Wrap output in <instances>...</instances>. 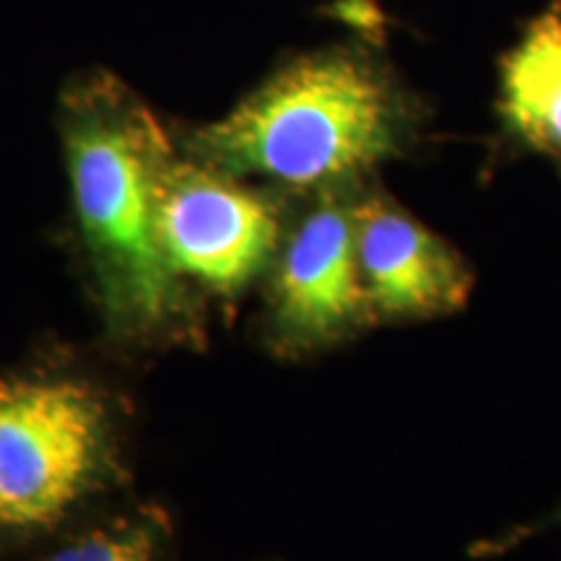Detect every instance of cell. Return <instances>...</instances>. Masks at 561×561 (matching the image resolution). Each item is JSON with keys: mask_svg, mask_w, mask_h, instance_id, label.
Segmentation results:
<instances>
[{"mask_svg": "<svg viewBox=\"0 0 561 561\" xmlns=\"http://www.w3.org/2000/svg\"><path fill=\"white\" fill-rule=\"evenodd\" d=\"M396 107L375 70L346 55L294 62L198 136L221 172L322 185L388 157Z\"/></svg>", "mask_w": 561, "mask_h": 561, "instance_id": "obj_1", "label": "cell"}, {"mask_svg": "<svg viewBox=\"0 0 561 561\" xmlns=\"http://www.w3.org/2000/svg\"><path fill=\"white\" fill-rule=\"evenodd\" d=\"M164 133L146 110H87L68 133V170L83 234L110 310L149 331L178 310V273L159 240V191L170 167Z\"/></svg>", "mask_w": 561, "mask_h": 561, "instance_id": "obj_2", "label": "cell"}, {"mask_svg": "<svg viewBox=\"0 0 561 561\" xmlns=\"http://www.w3.org/2000/svg\"><path fill=\"white\" fill-rule=\"evenodd\" d=\"M107 450V411L89 385L0 382V533L62 520L94 486Z\"/></svg>", "mask_w": 561, "mask_h": 561, "instance_id": "obj_3", "label": "cell"}, {"mask_svg": "<svg viewBox=\"0 0 561 561\" xmlns=\"http://www.w3.org/2000/svg\"><path fill=\"white\" fill-rule=\"evenodd\" d=\"M159 240L174 273L234 294L268 263L278 219L268 201L221 170L170 161L159 191Z\"/></svg>", "mask_w": 561, "mask_h": 561, "instance_id": "obj_4", "label": "cell"}, {"mask_svg": "<svg viewBox=\"0 0 561 561\" xmlns=\"http://www.w3.org/2000/svg\"><path fill=\"white\" fill-rule=\"evenodd\" d=\"M356 261L369 310L430 318L466 305L473 276L450 244L388 201L354 210Z\"/></svg>", "mask_w": 561, "mask_h": 561, "instance_id": "obj_5", "label": "cell"}, {"mask_svg": "<svg viewBox=\"0 0 561 561\" xmlns=\"http://www.w3.org/2000/svg\"><path fill=\"white\" fill-rule=\"evenodd\" d=\"M276 320L286 339L331 341L367 318L354 210L322 203L291 237L276 273Z\"/></svg>", "mask_w": 561, "mask_h": 561, "instance_id": "obj_6", "label": "cell"}, {"mask_svg": "<svg viewBox=\"0 0 561 561\" xmlns=\"http://www.w3.org/2000/svg\"><path fill=\"white\" fill-rule=\"evenodd\" d=\"M502 107L525 140L561 151V13H543L504 62Z\"/></svg>", "mask_w": 561, "mask_h": 561, "instance_id": "obj_7", "label": "cell"}, {"mask_svg": "<svg viewBox=\"0 0 561 561\" xmlns=\"http://www.w3.org/2000/svg\"><path fill=\"white\" fill-rule=\"evenodd\" d=\"M45 561H157V538L146 523H115L79 536Z\"/></svg>", "mask_w": 561, "mask_h": 561, "instance_id": "obj_8", "label": "cell"}]
</instances>
